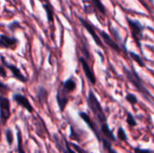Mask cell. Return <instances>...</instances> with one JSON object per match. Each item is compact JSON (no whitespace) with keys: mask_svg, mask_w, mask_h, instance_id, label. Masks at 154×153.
<instances>
[{"mask_svg":"<svg viewBox=\"0 0 154 153\" xmlns=\"http://www.w3.org/2000/svg\"><path fill=\"white\" fill-rule=\"evenodd\" d=\"M123 71H124L125 76L126 77L127 80L134 86V87L140 94H142V96H143L150 103H152V99L154 100L153 96L151 94V92L149 91V89L143 83V80L140 78L138 72L134 68H132L130 69L126 66H123Z\"/></svg>","mask_w":154,"mask_h":153,"instance_id":"cell-1","label":"cell"},{"mask_svg":"<svg viewBox=\"0 0 154 153\" xmlns=\"http://www.w3.org/2000/svg\"><path fill=\"white\" fill-rule=\"evenodd\" d=\"M87 104H88V109L91 111V113L95 116V118L97 122L98 127L107 124V118H106V114L103 110V107H102L99 100L96 96L95 93L91 89L88 91V94Z\"/></svg>","mask_w":154,"mask_h":153,"instance_id":"cell-2","label":"cell"},{"mask_svg":"<svg viewBox=\"0 0 154 153\" xmlns=\"http://www.w3.org/2000/svg\"><path fill=\"white\" fill-rule=\"evenodd\" d=\"M126 22L128 23V26L131 30L132 37L134 40L136 45L138 48L143 50L142 49V40L143 39V31H144V26L138 21V20H133L130 19L128 16H126Z\"/></svg>","mask_w":154,"mask_h":153,"instance_id":"cell-3","label":"cell"},{"mask_svg":"<svg viewBox=\"0 0 154 153\" xmlns=\"http://www.w3.org/2000/svg\"><path fill=\"white\" fill-rule=\"evenodd\" d=\"M56 99H57V104H58L60 111L61 113H63L65 107L68 105L69 99V93L65 90V88L62 86V82L60 84V86L58 87L57 95H56Z\"/></svg>","mask_w":154,"mask_h":153,"instance_id":"cell-4","label":"cell"},{"mask_svg":"<svg viewBox=\"0 0 154 153\" xmlns=\"http://www.w3.org/2000/svg\"><path fill=\"white\" fill-rule=\"evenodd\" d=\"M79 117L84 121V123L87 124V126L92 131V133H93L95 134V136L97 137V141H98L99 142H101V134H100V130H99V127H98L97 124L94 123V122L92 121V119L89 117V115H88L87 113H85V112H79Z\"/></svg>","mask_w":154,"mask_h":153,"instance_id":"cell-5","label":"cell"},{"mask_svg":"<svg viewBox=\"0 0 154 153\" xmlns=\"http://www.w3.org/2000/svg\"><path fill=\"white\" fill-rule=\"evenodd\" d=\"M53 140L55 142L57 149L62 153H76L70 147L69 142L64 138V136H59L58 134H53Z\"/></svg>","mask_w":154,"mask_h":153,"instance_id":"cell-6","label":"cell"},{"mask_svg":"<svg viewBox=\"0 0 154 153\" xmlns=\"http://www.w3.org/2000/svg\"><path fill=\"white\" fill-rule=\"evenodd\" d=\"M1 61H2V65H4L6 69H8L11 71V73L14 77V78H16L17 80H19L20 82H23V83H26L28 81L27 77H25L24 75H23V73L21 72V70L15 65L10 64L9 62L5 61L4 56H1Z\"/></svg>","mask_w":154,"mask_h":153,"instance_id":"cell-7","label":"cell"},{"mask_svg":"<svg viewBox=\"0 0 154 153\" xmlns=\"http://www.w3.org/2000/svg\"><path fill=\"white\" fill-rule=\"evenodd\" d=\"M0 110H1V124L5 125L11 116L10 110V101L7 97L1 96L0 99Z\"/></svg>","mask_w":154,"mask_h":153,"instance_id":"cell-8","label":"cell"},{"mask_svg":"<svg viewBox=\"0 0 154 153\" xmlns=\"http://www.w3.org/2000/svg\"><path fill=\"white\" fill-rule=\"evenodd\" d=\"M79 22L81 23V24L84 26V28L89 32V34H90L91 37L93 38V40H94V41L96 42V44H97V46H99V47H104V46H103V43H102V41L100 40L99 36L97 35V32H96L94 26H93V24H91L88 21H87L86 19H84V18H82V17H80V16L79 17Z\"/></svg>","mask_w":154,"mask_h":153,"instance_id":"cell-9","label":"cell"},{"mask_svg":"<svg viewBox=\"0 0 154 153\" xmlns=\"http://www.w3.org/2000/svg\"><path fill=\"white\" fill-rule=\"evenodd\" d=\"M79 62H80V64H81L83 72H84L86 78H88V80L89 81V83L92 84V85H96V83H97V78H96V76H95V74H94V71H93L92 69L89 67L88 60H87L85 58H83V57L79 58Z\"/></svg>","mask_w":154,"mask_h":153,"instance_id":"cell-10","label":"cell"},{"mask_svg":"<svg viewBox=\"0 0 154 153\" xmlns=\"http://www.w3.org/2000/svg\"><path fill=\"white\" fill-rule=\"evenodd\" d=\"M13 100L20 106H22L23 108L26 109L29 113H33V107L31 105V103L29 102L28 98L22 95V94H14L13 95Z\"/></svg>","mask_w":154,"mask_h":153,"instance_id":"cell-11","label":"cell"},{"mask_svg":"<svg viewBox=\"0 0 154 153\" xmlns=\"http://www.w3.org/2000/svg\"><path fill=\"white\" fill-rule=\"evenodd\" d=\"M18 43V41L14 37H8L5 34H1L0 38V44L1 47L6 48V49H15L16 45Z\"/></svg>","mask_w":154,"mask_h":153,"instance_id":"cell-12","label":"cell"},{"mask_svg":"<svg viewBox=\"0 0 154 153\" xmlns=\"http://www.w3.org/2000/svg\"><path fill=\"white\" fill-rule=\"evenodd\" d=\"M100 35H101V38L103 39V41H105V43L107 44L112 50H116V51L118 52V53L121 52V48H120V46L116 43V41H114V40L110 37V35H109L108 33H106L105 31H100Z\"/></svg>","mask_w":154,"mask_h":153,"instance_id":"cell-13","label":"cell"},{"mask_svg":"<svg viewBox=\"0 0 154 153\" xmlns=\"http://www.w3.org/2000/svg\"><path fill=\"white\" fill-rule=\"evenodd\" d=\"M62 86L65 88V90L70 94V93H72L76 89V87H77V82H76L75 78L71 77V78H68L65 82H62Z\"/></svg>","mask_w":154,"mask_h":153,"instance_id":"cell-14","label":"cell"},{"mask_svg":"<svg viewBox=\"0 0 154 153\" xmlns=\"http://www.w3.org/2000/svg\"><path fill=\"white\" fill-rule=\"evenodd\" d=\"M48 97V91L43 87H39L36 92V98L41 105L44 104Z\"/></svg>","mask_w":154,"mask_h":153,"instance_id":"cell-15","label":"cell"},{"mask_svg":"<svg viewBox=\"0 0 154 153\" xmlns=\"http://www.w3.org/2000/svg\"><path fill=\"white\" fill-rule=\"evenodd\" d=\"M16 141H17V153H25L23 145V136L18 126H16Z\"/></svg>","mask_w":154,"mask_h":153,"instance_id":"cell-16","label":"cell"},{"mask_svg":"<svg viewBox=\"0 0 154 153\" xmlns=\"http://www.w3.org/2000/svg\"><path fill=\"white\" fill-rule=\"evenodd\" d=\"M129 55H130V57L132 58V60H133L134 61H135L141 68H143V67L145 66L144 61L143 60V59L140 57L139 54H137V53H135V52H134V51H130V52H129Z\"/></svg>","mask_w":154,"mask_h":153,"instance_id":"cell-17","label":"cell"},{"mask_svg":"<svg viewBox=\"0 0 154 153\" xmlns=\"http://www.w3.org/2000/svg\"><path fill=\"white\" fill-rule=\"evenodd\" d=\"M91 2H92L94 7H95L96 9H97L101 14H106V6L103 5V3L101 2V0H91Z\"/></svg>","mask_w":154,"mask_h":153,"instance_id":"cell-18","label":"cell"},{"mask_svg":"<svg viewBox=\"0 0 154 153\" xmlns=\"http://www.w3.org/2000/svg\"><path fill=\"white\" fill-rule=\"evenodd\" d=\"M43 9L46 11V14H47V19L49 23H52L53 22V11L50 5L48 4H43L42 5Z\"/></svg>","mask_w":154,"mask_h":153,"instance_id":"cell-19","label":"cell"},{"mask_svg":"<svg viewBox=\"0 0 154 153\" xmlns=\"http://www.w3.org/2000/svg\"><path fill=\"white\" fill-rule=\"evenodd\" d=\"M5 140L6 142L9 146H11L14 142V133L13 131L10 128H6L5 131Z\"/></svg>","mask_w":154,"mask_h":153,"instance_id":"cell-20","label":"cell"},{"mask_svg":"<svg viewBox=\"0 0 154 153\" xmlns=\"http://www.w3.org/2000/svg\"><path fill=\"white\" fill-rule=\"evenodd\" d=\"M102 144H103V148L106 151L107 153H118L115 149H113L111 142L104 140V141H102Z\"/></svg>","mask_w":154,"mask_h":153,"instance_id":"cell-21","label":"cell"},{"mask_svg":"<svg viewBox=\"0 0 154 153\" xmlns=\"http://www.w3.org/2000/svg\"><path fill=\"white\" fill-rule=\"evenodd\" d=\"M126 123L130 127H135L137 125V122L134 118V116L131 113H127V117H126Z\"/></svg>","mask_w":154,"mask_h":153,"instance_id":"cell-22","label":"cell"},{"mask_svg":"<svg viewBox=\"0 0 154 153\" xmlns=\"http://www.w3.org/2000/svg\"><path fill=\"white\" fill-rule=\"evenodd\" d=\"M117 139L121 142H127V135L123 127H119L117 131Z\"/></svg>","mask_w":154,"mask_h":153,"instance_id":"cell-23","label":"cell"},{"mask_svg":"<svg viewBox=\"0 0 154 153\" xmlns=\"http://www.w3.org/2000/svg\"><path fill=\"white\" fill-rule=\"evenodd\" d=\"M125 99L132 106H135L137 104V102H138V99H137L136 96L134 95V94H131V93H127V95L125 96Z\"/></svg>","mask_w":154,"mask_h":153,"instance_id":"cell-24","label":"cell"},{"mask_svg":"<svg viewBox=\"0 0 154 153\" xmlns=\"http://www.w3.org/2000/svg\"><path fill=\"white\" fill-rule=\"evenodd\" d=\"M69 144H70V147H71V148H72L77 153H88V151L84 150V149L81 148L79 145H78V144H76V143H74V142H69Z\"/></svg>","mask_w":154,"mask_h":153,"instance_id":"cell-25","label":"cell"},{"mask_svg":"<svg viewBox=\"0 0 154 153\" xmlns=\"http://www.w3.org/2000/svg\"><path fill=\"white\" fill-rule=\"evenodd\" d=\"M8 29L11 31V32H14L17 28H20L21 26H20V23H19V22H17V21H14V22H13L12 23H10L8 26Z\"/></svg>","mask_w":154,"mask_h":153,"instance_id":"cell-26","label":"cell"},{"mask_svg":"<svg viewBox=\"0 0 154 153\" xmlns=\"http://www.w3.org/2000/svg\"><path fill=\"white\" fill-rule=\"evenodd\" d=\"M134 153H154V151L149 149H142V148H134Z\"/></svg>","mask_w":154,"mask_h":153,"instance_id":"cell-27","label":"cell"},{"mask_svg":"<svg viewBox=\"0 0 154 153\" xmlns=\"http://www.w3.org/2000/svg\"><path fill=\"white\" fill-rule=\"evenodd\" d=\"M5 66L4 65H1V77L3 78H5L6 77V73H5Z\"/></svg>","mask_w":154,"mask_h":153,"instance_id":"cell-28","label":"cell"},{"mask_svg":"<svg viewBox=\"0 0 154 153\" xmlns=\"http://www.w3.org/2000/svg\"><path fill=\"white\" fill-rule=\"evenodd\" d=\"M150 1H151V2H152H152H153V0H150Z\"/></svg>","mask_w":154,"mask_h":153,"instance_id":"cell-29","label":"cell"},{"mask_svg":"<svg viewBox=\"0 0 154 153\" xmlns=\"http://www.w3.org/2000/svg\"><path fill=\"white\" fill-rule=\"evenodd\" d=\"M36 153H40V151H37V152Z\"/></svg>","mask_w":154,"mask_h":153,"instance_id":"cell-30","label":"cell"}]
</instances>
